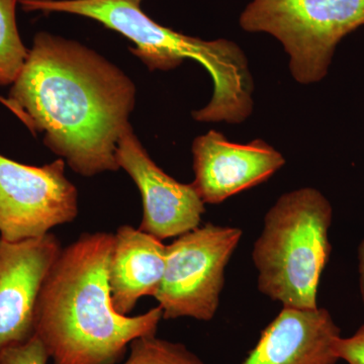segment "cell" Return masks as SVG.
<instances>
[{"label":"cell","instance_id":"5b68a950","mask_svg":"<svg viewBox=\"0 0 364 364\" xmlns=\"http://www.w3.org/2000/svg\"><path fill=\"white\" fill-rule=\"evenodd\" d=\"M364 25V0H253L241 14L246 32L270 33L289 55L301 85L327 75L345 36Z\"/></svg>","mask_w":364,"mask_h":364},{"label":"cell","instance_id":"30bf717a","mask_svg":"<svg viewBox=\"0 0 364 364\" xmlns=\"http://www.w3.org/2000/svg\"><path fill=\"white\" fill-rule=\"evenodd\" d=\"M193 156L191 184L203 202L212 205L267 181L286 164L282 153L260 139L237 144L217 131L193 141Z\"/></svg>","mask_w":364,"mask_h":364},{"label":"cell","instance_id":"3957f363","mask_svg":"<svg viewBox=\"0 0 364 364\" xmlns=\"http://www.w3.org/2000/svg\"><path fill=\"white\" fill-rule=\"evenodd\" d=\"M26 11L85 16L122 33L131 52L151 71H168L186 59L196 60L214 81L212 100L193 112L203 123L240 124L253 111L254 83L245 54L228 40L203 41L160 26L128 0H20Z\"/></svg>","mask_w":364,"mask_h":364},{"label":"cell","instance_id":"9a60e30c","mask_svg":"<svg viewBox=\"0 0 364 364\" xmlns=\"http://www.w3.org/2000/svg\"><path fill=\"white\" fill-rule=\"evenodd\" d=\"M49 359V353L37 335L25 343L7 347L0 352V364H47Z\"/></svg>","mask_w":364,"mask_h":364},{"label":"cell","instance_id":"8992f818","mask_svg":"<svg viewBox=\"0 0 364 364\" xmlns=\"http://www.w3.org/2000/svg\"><path fill=\"white\" fill-rule=\"evenodd\" d=\"M236 227L208 224L177 237L166 248L161 286L155 299L164 320L214 318L225 270L242 238Z\"/></svg>","mask_w":364,"mask_h":364},{"label":"cell","instance_id":"9c48e42d","mask_svg":"<svg viewBox=\"0 0 364 364\" xmlns=\"http://www.w3.org/2000/svg\"><path fill=\"white\" fill-rule=\"evenodd\" d=\"M62 248L53 233L14 243L0 238V352L35 336L38 296Z\"/></svg>","mask_w":364,"mask_h":364},{"label":"cell","instance_id":"ba28073f","mask_svg":"<svg viewBox=\"0 0 364 364\" xmlns=\"http://www.w3.org/2000/svg\"><path fill=\"white\" fill-rule=\"evenodd\" d=\"M116 156L119 169L131 176L142 196L141 231L163 241L200 226L205 203L193 184L181 183L165 173L151 159L133 129L119 139Z\"/></svg>","mask_w":364,"mask_h":364},{"label":"cell","instance_id":"5bb4252c","mask_svg":"<svg viewBox=\"0 0 364 364\" xmlns=\"http://www.w3.org/2000/svg\"><path fill=\"white\" fill-rule=\"evenodd\" d=\"M129 349L128 358L121 364H205L186 345L158 338L156 335L139 337Z\"/></svg>","mask_w":364,"mask_h":364},{"label":"cell","instance_id":"2e32d148","mask_svg":"<svg viewBox=\"0 0 364 364\" xmlns=\"http://www.w3.org/2000/svg\"><path fill=\"white\" fill-rule=\"evenodd\" d=\"M339 360L348 364H364V324L348 338L340 337L336 342Z\"/></svg>","mask_w":364,"mask_h":364},{"label":"cell","instance_id":"7c38bea8","mask_svg":"<svg viewBox=\"0 0 364 364\" xmlns=\"http://www.w3.org/2000/svg\"><path fill=\"white\" fill-rule=\"evenodd\" d=\"M167 245L130 225L117 228L109 267L112 306L129 316L139 299L154 298L165 272Z\"/></svg>","mask_w":364,"mask_h":364},{"label":"cell","instance_id":"e0dca14e","mask_svg":"<svg viewBox=\"0 0 364 364\" xmlns=\"http://www.w3.org/2000/svg\"><path fill=\"white\" fill-rule=\"evenodd\" d=\"M358 273L359 289H360L361 299L364 305V239L358 246Z\"/></svg>","mask_w":364,"mask_h":364},{"label":"cell","instance_id":"6da1fadb","mask_svg":"<svg viewBox=\"0 0 364 364\" xmlns=\"http://www.w3.org/2000/svg\"><path fill=\"white\" fill-rule=\"evenodd\" d=\"M136 86L119 67L76 41L41 32L7 104L76 173L119 169L117 148L132 128Z\"/></svg>","mask_w":364,"mask_h":364},{"label":"cell","instance_id":"7a4b0ae2","mask_svg":"<svg viewBox=\"0 0 364 364\" xmlns=\"http://www.w3.org/2000/svg\"><path fill=\"white\" fill-rule=\"evenodd\" d=\"M114 234L85 233L62 248L43 282L36 335L54 364H117L132 341L156 335L160 306L124 316L112 306L109 267Z\"/></svg>","mask_w":364,"mask_h":364},{"label":"cell","instance_id":"ac0fdd59","mask_svg":"<svg viewBox=\"0 0 364 364\" xmlns=\"http://www.w3.org/2000/svg\"><path fill=\"white\" fill-rule=\"evenodd\" d=\"M128 1H130L131 4H135L136 6H140L141 2H142L143 0H128Z\"/></svg>","mask_w":364,"mask_h":364},{"label":"cell","instance_id":"8fae6325","mask_svg":"<svg viewBox=\"0 0 364 364\" xmlns=\"http://www.w3.org/2000/svg\"><path fill=\"white\" fill-rule=\"evenodd\" d=\"M338 326L324 308H282L242 364H336Z\"/></svg>","mask_w":364,"mask_h":364},{"label":"cell","instance_id":"4fadbf2b","mask_svg":"<svg viewBox=\"0 0 364 364\" xmlns=\"http://www.w3.org/2000/svg\"><path fill=\"white\" fill-rule=\"evenodd\" d=\"M20 0H0V85H13L28 57L16 25V4Z\"/></svg>","mask_w":364,"mask_h":364},{"label":"cell","instance_id":"277c9868","mask_svg":"<svg viewBox=\"0 0 364 364\" xmlns=\"http://www.w3.org/2000/svg\"><path fill=\"white\" fill-rule=\"evenodd\" d=\"M332 220L331 203L318 189L280 196L253 246L258 291L284 308L317 309L318 284L332 250Z\"/></svg>","mask_w":364,"mask_h":364},{"label":"cell","instance_id":"52a82bcc","mask_svg":"<svg viewBox=\"0 0 364 364\" xmlns=\"http://www.w3.org/2000/svg\"><path fill=\"white\" fill-rule=\"evenodd\" d=\"M65 161L21 164L0 154V238L21 242L51 233L77 218L78 191Z\"/></svg>","mask_w":364,"mask_h":364}]
</instances>
